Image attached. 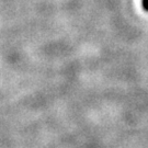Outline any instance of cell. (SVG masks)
<instances>
[{
    "mask_svg": "<svg viewBox=\"0 0 148 148\" xmlns=\"http://www.w3.org/2000/svg\"><path fill=\"white\" fill-rule=\"evenodd\" d=\"M144 7L145 9H148V0H144Z\"/></svg>",
    "mask_w": 148,
    "mask_h": 148,
    "instance_id": "cell-1",
    "label": "cell"
}]
</instances>
